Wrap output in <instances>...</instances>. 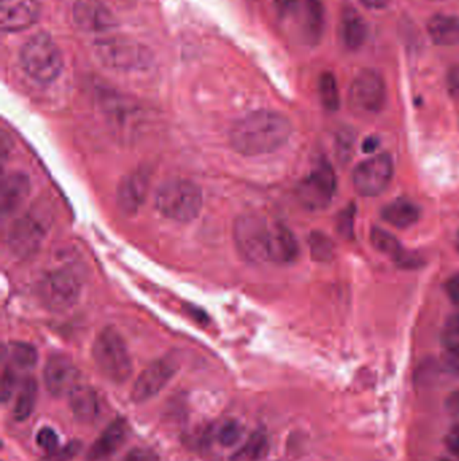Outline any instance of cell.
Masks as SVG:
<instances>
[{
  "instance_id": "3957f363",
  "label": "cell",
  "mask_w": 459,
  "mask_h": 461,
  "mask_svg": "<svg viewBox=\"0 0 459 461\" xmlns=\"http://www.w3.org/2000/svg\"><path fill=\"white\" fill-rule=\"evenodd\" d=\"M93 361L100 374L115 385H123L132 375V361L124 338L114 327L99 333L93 343Z\"/></svg>"
},
{
  "instance_id": "7a4b0ae2",
  "label": "cell",
  "mask_w": 459,
  "mask_h": 461,
  "mask_svg": "<svg viewBox=\"0 0 459 461\" xmlns=\"http://www.w3.org/2000/svg\"><path fill=\"white\" fill-rule=\"evenodd\" d=\"M20 64L28 77L39 84L56 82L64 69L61 49L49 34L30 36L20 51Z\"/></svg>"
},
{
  "instance_id": "d4e9b609",
  "label": "cell",
  "mask_w": 459,
  "mask_h": 461,
  "mask_svg": "<svg viewBox=\"0 0 459 461\" xmlns=\"http://www.w3.org/2000/svg\"><path fill=\"white\" fill-rule=\"evenodd\" d=\"M421 216V210L414 202L408 199H396L395 202L385 205L382 211V218L385 223L396 228H408L414 226Z\"/></svg>"
},
{
  "instance_id": "7c38bea8",
  "label": "cell",
  "mask_w": 459,
  "mask_h": 461,
  "mask_svg": "<svg viewBox=\"0 0 459 461\" xmlns=\"http://www.w3.org/2000/svg\"><path fill=\"white\" fill-rule=\"evenodd\" d=\"M44 379L46 389L53 397H65L80 386V371L69 356L54 354L46 362Z\"/></svg>"
},
{
  "instance_id": "9c48e42d",
  "label": "cell",
  "mask_w": 459,
  "mask_h": 461,
  "mask_svg": "<svg viewBox=\"0 0 459 461\" xmlns=\"http://www.w3.org/2000/svg\"><path fill=\"white\" fill-rule=\"evenodd\" d=\"M349 106L357 114L375 115L387 100V87L377 70L364 69L354 77L348 93Z\"/></svg>"
},
{
  "instance_id": "e0dca14e",
  "label": "cell",
  "mask_w": 459,
  "mask_h": 461,
  "mask_svg": "<svg viewBox=\"0 0 459 461\" xmlns=\"http://www.w3.org/2000/svg\"><path fill=\"white\" fill-rule=\"evenodd\" d=\"M299 255L298 241L289 227L281 223L271 224L268 238V260L279 265L296 262Z\"/></svg>"
},
{
  "instance_id": "bcb514c9",
  "label": "cell",
  "mask_w": 459,
  "mask_h": 461,
  "mask_svg": "<svg viewBox=\"0 0 459 461\" xmlns=\"http://www.w3.org/2000/svg\"><path fill=\"white\" fill-rule=\"evenodd\" d=\"M377 147H379V138L369 137L362 143V151L365 154H373Z\"/></svg>"
},
{
  "instance_id": "c3c4849f",
  "label": "cell",
  "mask_w": 459,
  "mask_h": 461,
  "mask_svg": "<svg viewBox=\"0 0 459 461\" xmlns=\"http://www.w3.org/2000/svg\"><path fill=\"white\" fill-rule=\"evenodd\" d=\"M440 461H454V460H448V458H443V460Z\"/></svg>"
},
{
  "instance_id": "d6986e66",
  "label": "cell",
  "mask_w": 459,
  "mask_h": 461,
  "mask_svg": "<svg viewBox=\"0 0 459 461\" xmlns=\"http://www.w3.org/2000/svg\"><path fill=\"white\" fill-rule=\"evenodd\" d=\"M370 242L373 247L382 254L387 255L391 259L395 260L396 265L404 268H414L422 265L421 258L417 257L415 252L407 251L401 247L400 242L380 227H373L370 233Z\"/></svg>"
},
{
  "instance_id": "ba28073f",
  "label": "cell",
  "mask_w": 459,
  "mask_h": 461,
  "mask_svg": "<svg viewBox=\"0 0 459 461\" xmlns=\"http://www.w3.org/2000/svg\"><path fill=\"white\" fill-rule=\"evenodd\" d=\"M96 56L106 67L117 70H139L151 62L150 52L142 44L122 36L98 41Z\"/></svg>"
},
{
  "instance_id": "277c9868",
  "label": "cell",
  "mask_w": 459,
  "mask_h": 461,
  "mask_svg": "<svg viewBox=\"0 0 459 461\" xmlns=\"http://www.w3.org/2000/svg\"><path fill=\"white\" fill-rule=\"evenodd\" d=\"M155 207L164 218L189 223L200 215L202 190L189 179H170L156 192Z\"/></svg>"
},
{
  "instance_id": "d590c367",
  "label": "cell",
  "mask_w": 459,
  "mask_h": 461,
  "mask_svg": "<svg viewBox=\"0 0 459 461\" xmlns=\"http://www.w3.org/2000/svg\"><path fill=\"white\" fill-rule=\"evenodd\" d=\"M36 444L41 449L45 450L46 453L53 452L57 448H59V437L53 428H42L36 434Z\"/></svg>"
},
{
  "instance_id": "6da1fadb",
  "label": "cell",
  "mask_w": 459,
  "mask_h": 461,
  "mask_svg": "<svg viewBox=\"0 0 459 461\" xmlns=\"http://www.w3.org/2000/svg\"><path fill=\"white\" fill-rule=\"evenodd\" d=\"M292 134V124L284 115L275 111L250 112L232 127V147L247 157H257L286 145Z\"/></svg>"
},
{
  "instance_id": "83f0119b",
  "label": "cell",
  "mask_w": 459,
  "mask_h": 461,
  "mask_svg": "<svg viewBox=\"0 0 459 461\" xmlns=\"http://www.w3.org/2000/svg\"><path fill=\"white\" fill-rule=\"evenodd\" d=\"M318 95L321 103L328 111L336 112L340 108L341 99L336 76L331 72H323L318 80Z\"/></svg>"
},
{
  "instance_id": "f35d334b",
  "label": "cell",
  "mask_w": 459,
  "mask_h": 461,
  "mask_svg": "<svg viewBox=\"0 0 459 461\" xmlns=\"http://www.w3.org/2000/svg\"><path fill=\"white\" fill-rule=\"evenodd\" d=\"M443 363H445L447 371H450L455 377H459V346L458 347L446 348Z\"/></svg>"
},
{
  "instance_id": "836d02e7",
  "label": "cell",
  "mask_w": 459,
  "mask_h": 461,
  "mask_svg": "<svg viewBox=\"0 0 459 461\" xmlns=\"http://www.w3.org/2000/svg\"><path fill=\"white\" fill-rule=\"evenodd\" d=\"M18 386V375L14 369L4 364V374H2V402L7 403L12 400V394H14L15 389Z\"/></svg>"
},
{
  "instance_id": "f1b7e54d",
  "label": "cell",
  "mask_w": 459,
  "mask_h": 461,
  "mask_svg": "<svg viewBox=\"0 0 459 461\" xmlns=\"http://www.w3.org/2000/svg\"><path fill=\"white\" fill-rule=\"evenodd\" d=\"M268 452V439L265 432L257 431L250 434L244 447L237 453V458L247 461H257L265 457Z\"/></svg>"
},
{
  "instance_id": "f546056e",
  "label": "cell",
  "mask_w": 459,
  "mask_h": 461,
  "mask_svg": "<svg viewBox=\"0 0 459 461\" xmlns=\"http://www.w3.org/2000/svg\"><path fill=\"white\" fill-rule=\"evenodd\" d=\"M310 251L317 262H328L333 258V242L323 233L314 231L309 236Z\"/></svg>"
},
{
  "instance_id": "b9f144b4",
  "label": "cell",
  "mask_w": 459,
  "mask_h": 461,
  "mask_svg": "<svg viewBox=\"0 0 459 461\" xmlns=\"http://www.w3.org/2000/svg\"><path fill=\"white\" fill-rule=\"evenodd\" d=\"M299 6V0H275L276 12L281 17H287L296 12Z\"/></svg>"
},
{
  "instance_id": "8992f818",
  "label": "cell",
  "mask_w": 459,
  "mask_h": 461,
  "mask_svg": "<svg viewBox=\"0 0 459 461\" xmlns=\"http://www.w3.org/2000/svg\"><path fill=\"white\" fill-rule=\"evenodd\" d=\"M81 282L70 268H56L42 278L38 297L42 305L51 312H65L80 298Z\"/></svg>"
},
{
  "instance_id": "1f68e13d",
  "label": "cell",
  "mask_w": 459,
  "mask_h": 461,
  "mask_svg": "<svg viewBox=\"0 0 459 461\" xmlns=\"http://www.w3.org/2000/svg\"><path fill=\"white\" fill-rule=\"evenodd\" d=\"M242 432L244 431H242L241 425H240L239 422H226L218 432V444L226 448L234 447V445L241 440Z\"/></svg>"
},
{
  "instance_id": "5b68a950",
  "label": "cell",
  "mask_w": 459,
  "mask_h": 461,
  "mask_svg": "<svg viewBox=\"0 0 459 461\" xmlns=\"http://www.w3.org/2000/svg\"><path fill=\"white\" fill-rule=\"evenodd\" d=\"M51 211L36 207L15 221L9 235V247L20 259L34 257L41 249L51 223Z\"/></svg>"
},
{
  "instance_id": "ee69618b",
  "label": "cell",
  "mask_w": 459,
  "mask_h": 461,
  "mask_svg": "<svg viewBox=\"0 0 459 461\" xmlns=\"http://www.w3.org/2000/svg\"><path fill=\"white\" fill-rule=\"evenodd\" d=\"M447 410L455 419L456 424H459V392L453 393L447 398Z\"/></svg>"
},
{
  "instance_id": "9a60e30c",
  "label": "cell",
  "mask_w": 459,
  "mask_h": 461,
  "mask_svg": "<svg viewBox=\"0 0 459 461\" xmlns=\"http://www.w3.org/2000/svg\"><path fill=\"white\" fill-rule=\"evenodd\" d=\"M41 14L38 0H0V28L18 33L36 25Z\"/></svg>"
},
{
  "instance_id": "7bdbcfd3",
  "label": "cell",
  "mask_w": 459,
  "mask_h": 461,
  "mask_svg": "<svg viewBox=\"0 0 459 461\" xmlns=\"http://www.w3.org/2000/svg\"><path fill=\"white\" fill-rule=\"evenodd\" d=\"M446 445L454 455L459 457V424H455V426L448 432L447 437H446Z\"/></svg>"
},
{
  "instance_id": "44dd1931",
  "label": "cell",
  "mask_w": 459,
  "mask_h": 461,
  "mask_svg": "<svg viewBox=\"0 0 459 461\" xmlns=\"http://www.w3.org/2000/svg\"><path fill=\"white\" fill-rule=\"evenodd\" d=\"M340 36L349 51H359L367 41V22L353 7H345L341 14Z\"/></svg>"
},
{
  "instance_id": "ffe728a7",
  "label": "cell",
  "mask_w": 459,
  "mask_h": 461,
  "mask_svg": "<svg viewBox=\"0 0 459 461\" xmlns=\"http://www.w3.org/2000/svg\"><path fill=\"white\" fill-rule=\"evenodd\" d=\"M127 434H129L127 421L124 418L115 419L107 426L100 437L93 442L88 452V460L101 461L111 457L124 444Z\"/></svg>"
},
{
  "instance_id": "2e32d148",
  "label": "cell",
  "mask_w": 459,
  "mask_h": 461,
  "mask_svg": "<svg viewBox=\"0 0 459 461\" xmlns=\"http://www.w3.org/2000/svg\"><path fill=\"white\" fill-rule=\"evenodd\" d=\"M150 174L145 169L134 171L123 179L117 189V204L125 215H134L147 196Z\"/></svg>"
},
{
  "instance_id": "ab89813d",
  "label": "cell",
  "mask_w": 459,
  "mask_h": 461,
  "mask_svg": "<svg viewBox=\"0 0 459 461\" xmlns=\"http://www.w3.org/2000/svg\"><path fill=\"white\" fill-rule=\"evenodd\" d=\"M447 90L453 98L459 100V64L454 65L447 75Z\"/></svg>"
},
{
  "instance_id": "8fae6325",
  "label": "cell",
  "mask_w": 459,
  "mask_h": 461,
  "mask_svg": "<svg viewBox=\"0 0 459 461\" xmlns=\"http://www.w3.org/2000/svg\"><path fill=\"white\" fill-rule=\"evenodd\" d=\"M336 190L337 179L333 168L326 161H321L299 184L298 199L307 210H325L330 205Z\"/></svg>"
},
{
  "instance_id": "4316f807",
  "label": "cell",
  "mask_w": 459,
  "mask_h": 461,
  "mask_svg": "<svg viewBox=\"0 0 459 461\" xmlns=\"http://www.w3.org/2000/svg\"><path fill=\"white\" fill-rule=\"evenodd\" d=\"M36 393H38L36 380L31 377L25 378L20 385L17 402H15L14 411H12V416L17 421H25L31 416L36 408Z\"/></svg>"
},
{
  "instance_id": "484cf974",
  "label": "cell",
  "mask_w": 459,
  "mask_h": 461,
  "mask_svg": "<svg viewBox=\"0 0 459 461\" xmlns=\"http://www.w3.org/2000/svg\"><path fill=\"white\" fill-rule=\"evenodd\" d=\"M36 362H38V353L31 344L10 343L9 347L4 348V363L14 369L15 371L34 369Z\"/></svg>"
},
{
  "instance_id": "5bb4252c",
  "label": "cell",
  "mask_w": 459,
  "mask_h": 461,
  "mask_svg": "<svg viewBox=\"0 0 459 461\" xmlns=\"http://www.w3.org/2000/svg\"><path fill=\"white\" fill-rule=\"evenodd\" d=\"M73 20L87 33H106L117 28L116 18L100 0H75Z\"/></svg>"
},
{
  "instance_id": "7dc6e473",
  "label": "cell",
  "mask_w": 459,
  "mask_h": 461,
  "mask_svg": "<svg viewBox=\"0 0 459 461\" xmlns=\"http://www.w3.org/2000/svg\"><path fill=\"white\" fill-rule=\"evenodd\" d=\"M455 246H456V250H458V252H459V233L456 234Z\"/></svg>"
},
{
  "instance_id": "30bf717a",
  "label": "cell",
  "mask_w": 459,
  "mask_h": 461,
  "mask_svg": "<svg viewBox=\"0 0 459 461\" xmlns=\"http://www.w3.org/2000/svg\"><path fill=\"white\" fill-rule=\"evenodd\" d=\"M393 161L390 154H377L362 161L353 171L354 189L364 197L379 196L392 181Z\"/></svg>"
},
{
  "instance_id": "52a82bcc",
  "label": "cell",
  "mask_w": 459,
  "mask_h": 461,
  "mask_svg": "<svg viewBox=\"0 0 459 461\" xmlns=\"http://www.w3.org/2000/svg\"><path fill=\"white\" fill-rule=\"evenodd\" d=\"M271 224L254 213L240 216L234 223V243L240 255L250 263L268 260Z\"/></svg>"
},
{
  "instance_id": "ac0fdd59",
  "label": "cell",
  "mask_w": 459,
  "mask_h": 461,
  "mask_svg": "<svg viewBox=\"0 0 459 461\" xmlns=\"http://www.w3.org/2000/svg\"><path fill=\"white\" fill-rule=\"evenodd\" d=\"M31 182L28 174L14 171L4 177L0 187V210L4 215H12L30 195Z\"/></svg>"
},
{
  "instance_id": "e575fe53",
  "label": "cell",
  "mask_w": 459,
  "mask_h": 461,
  "mask_svg": "<svg viewBox=\"0 0 459 461\" xmlns=\"http://www.w3.org/2000/svg\"><path fill=\"white\" fill-rule=\"evenodd\" d=\"M442 341L446 348L458 347L459 346V314L448 317L443 327Z\"/></svg>"
},
{
  "instance_id": "603a6c76",
  "label": "cell",
  "mask_w": 459,
  "mask_h": 461,
  "mask_svg": "<svg viewBox=\"0 0 459 461\" xmlns=\"http://www.w3.org/2000/svg\"><path fill=\"white\" fill-rule=\"evenodd\" d=\"M427 33L435 45H458L459 18L446 14L434 15L427 23Z\"/></svg>"
},
{
  "instance_id": "d6a6232c",
  "label": "cell",
  "mask_w": 459,
  "mask_h": 461,
  "mask_svg": "<svg viewBox=\"0 0 459 461\" xmlns=\"http://www.w3.org/2000/svg\"><path fill=\"white\" fill-rule=\"evenodd\" d=\"M81 448H83L81 442L75 440L65 447H59L53 452L46 453V456H44L39 461H72L78 455Z\"/></svg>"
},
{
  "instance_id": "f6af8a7d",
  "label": "cell",
  "mask_w": 459,
  "mask_h": 461,
  "mask_svg": "<svg viewBox=\"0 0 459 461\" xmlns=\"http://www.w3.org/2000/svg\"><path fill=\"white\" fill-rule=\"evenodd\" d=\"M360 4H364L368 9L383 10L388 6L390 0H360Z\"/></svg>"
},
{
  "instance_id": "7402d4cb",
  "label": "cell",
  "mask_w": 459,
  "mask_h": 461,
  "mask_svg": "<svg viewBox=\"0 0 459 461\" xmlns=\"http://www.w3.org/2000/svg\"><path fill=\"white\" fill-rule=\"evenodd\" d=\"M70 397V409L78 422L91 424L98 418L100 401L98 393L90 386H78Z\"/></svg>"
},
{
  "instance_id": "cb8c5ba5",
  "label": "cell",
  "mask_w": 459,
  "mask_h": 461,
  "mask_svg": "<svg viewBox=\"0 0 459 461\" xmlns=\"http://www.w3.org/2000/svg\"><path fill=\"white\" fill-rule=\"evenodd\" d=\"M304 31L309 43H320L325 30V6L322 0H299Z\"/></svg>"
},
{
  "instance_id": "8d00e7d4",
  "label": "cell",
  "mask_w": 459,
  "mask_h": 461,
  "mask_svg": "<svg viewBox=\"0 0 459 461\" xmlns=\"http://www.w3.org/2000/svg\"><path fill=\"white\" fill-rule=\"evenodd\" d=\"M354 135L351 131H341L337 135V142H336V147H337L338 160L344 158L348 161L351 157L352 148H353Z\"/></svg>"
},
{
  "instance_id": "4fadbf2b",
  "label": "cell",
  "mask_w": 459,
  "mask_h": 461,
  "mask_svg": "<svg viewBox=\"0 0 459 461\" xmlns=\"http://www.w3.org/2000/svg\"><path fill=\"white\" fill-rule=\"evenodd\" d=\"M177 371V364L171 359H161L154 362L138 378L132 387L131 400L137 403L155 397L158 393L166 387Z\"/></svg>"
},
{
  "instance_id": "60d3db41",
  "label": "cell",
  "mask_w": 459,
  "mask_h": 461,
  "mask_svg": "<svg viewBox=\"0 0 459 461\" xmlns=\"http://www.w3.org/2000/svg\"><path fill=\"white\" fill-rule=\"evenodd\" d=\"M448 298L455 306L459 307V274L448 278L445 285Z\"/></svg>"
},
{
  "instance_id": "4dcf8cb0",
  "label": "cell",
  "mask_w": 459,
  "mask_h": 461,
  "mask_svg": "<svg viewBox=\"0 0 459 461\" xmlns=\"http://www.w3.org/2000/svg\"><path fill=\"white\" fill-rule=\"evenodd\" d=\"M354 216H356V207L354 204H349L338 213L336 220L337 233L346 241H352L354 236Z\"/></svg>"
},
{
  "instance_id": "74e56055",
  "label": "cell",
  "mask_w": 459,
  "mask_h": 461,
  "mask_svg": "<svg viewBox=\"0 0 459 461\" xmlns=\"http://www.w3.org/2000/svg\"><path fill=\"white\" fill-rule=\"evenodd\" d=\"M123 461H161L159 456L148 448H134Z\"/></svg>"
}]
</instances>
